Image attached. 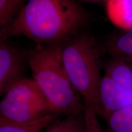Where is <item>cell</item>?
Listing matches in <instances>:
<instances>
[{
    "label": "cell",
    "instance_id": "obj_1",
    "mask_svg": "<svg viewBox=\"0 0 132 132\" xmlns=\"http://www.w3.org/2000/svg\"><path fill=\"white\" fill-rule=\"evenodd\" d=\"M92 14L76 0H28L0 39L24 36L37 45L61 44L80 34Z\"/></svg>",
    "mask_w": 132,
    "mask_h": 132
},
{
    "label": "cell",
    "instance_id": "obj_2",
    "mask_svg": "<svg viewBox=\"0 0 132 132\" xmlns=\"http://www.w3.org/2000/svg\"><path fill=\"white\" fill-rule=\"evenodd\" d=\"M100 48L91 36L78 34L62 43V57L69 80L81 95L89 132H102L97 115Z\"/></svg>",
    "mask_w": 132,
    "mask_h": 132
},
{
    "label": "cell",
    "instance_id": "obj_3",
    "mask_svg": "<svg viewBox=\"0 0 132 132\" xmlns=\"http://www.w3.org/2000/svg\"><path fill=\"white\" fill-rule=\"evenodd\" d=\"M61 44L37 45L26 52L32 79L57 114L84 111L81 95L69 80L62 57Z\"/></svg>",
    "mask_w": 132,
    "mask_h": 132
},
{
    "label": "cell",
    "instance_id": "obj_4",
    "mask_svg": "<svg viewBox=\"0 0 132 132\" xmlns=\"http://www.w3.org/2000/svg\"><path fill=\"white\" fill-rule=\"evenodd\" d=\"M52 113L48 102L32 78H23L11 85L0 102V119L13 122H32Z\"/></svg>",
    "mask_w": 132,
    "mask_h": 132
},
{
    "label": "cell",
    "instance_id": "obj_5",
    "mask_svg": "<svg viewBox=\"0 0 132 132\" xmlns=\"http://www.w3.org/2000/svg\"><path fill=\"white\" fill-rule=\"evenodd\" d=\"M26 52L6 40H0V94H4L15 82L23 78Z\"/></svg>",
    "mask_w": 132,
    "mask_h": 132
},
{
    "label": "cell",
    "instance_id": "obj_6",
    "mask_svg": "<svg viewBox=\"0 0 132 132\" xmlns=\"http://www.w3.org/2000/svg\"><path fill=\"white\" fill-rule=\"evenodd\" d=\"M131 105L132 93L105 74L99 87L98 114L107 120L112 114Z\"/></svg>",
    "mask_w": 132,
    "mask_h": 132
},
{
    "label": "cell",
    "instance_id": "obj_7",
    "mask_svg": "<svg viewBox=\"0 0 132 132\" xmlns=\"http://www.w3.org/2000/svg\"><path fill=\"white\" fill-rule=\"evenodd\" d=\"M106 14L118 28L132 29V0H105Z\"/></svg>",
    "mask_w": 132,
    "mask_h": 132
},
{
    "label": "cell",
    "instance_id": "obj_8",
    "mask_svg": "<svg viewBox=\"0 0 132 132\" xmlns=\"http://www.w3.org/2000/svg\"><path fill=\"white\" fill-rule=\"evenodd\" d=\"M105 74L132 93V61L114 57L107 64Z\"/></svg>",
    "mask_w": 132,
    "mask_h": 132
},
{
    "label": "cell",
    "instance_id": "obj_9",
    "mask_svg": "<svg viewBox=\"0 0 132 132\" xmlns=\"http://www.w3.org/2000/svg\"><path fill=\"white\" fill-rule=\"evenodd\" d=\"M43 132H89L84 111L66 115L61 120H54Z\"/></svg>",
    "mask_w": 132,
    "mask_h": 132
},
{
    "label": "cell",
    "instance_id": "obj_10",
    "mask_svg": "<svg viewBox=\"0 0 132 132\" xmlns=\"http://www.w3.org/2000/svg\"><path fill=\"white\" fill-rule=\"evenodd\" d=\"M57 116L52 113L45 118L29 123H18L0 119V132H42Z\"/></svg>",
    "mask_w": 132,
    "mask_h": 132
},
{
    "label": "cell",
    "instance_id": "obj_11",
    "mask_svg": "<svg viewBox=\"0 0 132 132\" xmlns=\"http://www.w3.org/2000/svg\"><path fill=\"white\" fill-rule=\"evenodd\" d=\"M106 48L114 57L132 61V29L110 39Z\"/></svg>",
    "mask_w": 132,
    "mask_h": 132
},
{
    "label": "cell",
    "instance_id": "obj_12",
    "mask_svg": "<svg viewBox=\"0 0 132 132\" xmlns=\"http://www.w3.org/2000/svg\"><path fill=\"white\" fill-rule=\"evenodd\" d=\"M106 121L114 132H132V105L112 114Z\"/></svg>",
    "mask_w": 132,
    "mask_h": 132
},
{
    "label": "cell",
    "instance_id": "obj_13",
    "mask_svg": "<svg viewBox=\"0 0 132 132\" xmlns=\"http://www.w3.org/2000/svg\"><path fill=\"white\" fill-rule=\"evenodd\" d=\"M28 0H0V29L11 23Z\"/></svg>",
    "mask_w": 132,
    "mask_h": 132
},
{
    "label": "cell",
    "instance_id": "obj_14",
    "mask_svg": "<svg viewBox=\"0 0 132 132\" xmlns=\"http://www.w3.org/2000/svg\"><path fill=\"white\" fill-rule=\"evenodd\" d=\"M76 1H82V2H87V3H98L101 1H105V0H76Z\"/></svg>",
    "mask_w": 132,
    "mask_h": 132
}]
</instances>
